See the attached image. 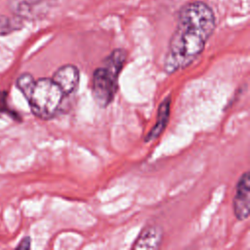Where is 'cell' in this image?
Here are the masks:
<instances>
[{
  "label": "cell",
  "mask_w": 250,
  "mask_h": 250,
  "mask_svg": "<svg viewBox=\"0 0 250 250\" xmlns=\"http://www.w3.org/2000/svg\"><path fill=\"white\" fill-rule=\"evenodd\" d=\"M163 238L162 228L158 225L146 226L138 237L136 238L132 249L134 250H146V249H157L160 247Z\"/></svg>",
  "instance_id": "7"
},
{
  "label": "cell",
  "mask_w": 250,
  "mask_h": 250,
  "mask_svg": "<svg viewBox=\"0 0 250 250\" xmlns=\"http://www.w3.org/2000/svg\"><path fill=\"white\" fill-rule=\"evenodd\" d=\"M23 26V21L14 15L0 14V36L11 34Z\"/></svg>",
  "instance_id": "9"
},
{
  "label": "cell",
  "mask_w": 250,
  "mask_h": 250,
  "mask_svg": "<svg viewBox=\"0 0 250 250\" xmlns=\"http://www.w3.org/2000/svg\"><path fill=\"white\" fill-rule=\"evenodd\" d=\"M79 69L71 63L60 66L53 74V81L60 87L63 95L72 94L79 84Z\"/></svg>",
  "instance_id": "5"
},
{
  "label": "cell",
  "mask_w": 250,
  "mask_h": 250,
  "mask_svg": "<svg viewBox=\"0 0 250 250\" xmlns=\"http://www.w3.org/2000/svg\"><path fill=\"white\" fill-rule=\"evenodd\" d=\"M34 83H35L34 77L30 73L24 72L17 78L16 86L21 91V93L23 95V97L25 99H27L32 88H33Z\"/></svg>",
  "instance_id": "10"
},
{
  "label": "cell",
  "mask_w": 250,
  "mask_h": 250,
  "mask_svg": "<svg viewBox=\"0 0 250 250\" xmlns=\"http://www.w3.org/2000/svg\"><path fill=\"white\" fill-rule=\"evenodd\" d=\"M31 246V238L30 236H24L20 243L16 246L17 249H29Z\"/></svg>",
  "instance_id": "11"
},
{
  "label": "cell",
  "mask_w": 250,
  "mask_h": 250,
  "mask_svg": "<svg viewBox=\"0 0 250 250\" xmlns=\"http://www.w3.org/2000/svg\"><path fill=\"white\" fill-rule=\"evenodd\" d=\"M170 107H171V98L168 96L165 98L161 104L158 106L157 109V117H156V122L154 123V126L150 129V131L146 134L145 138V142H151L157 138L163 133L165 130L167 123L169 121L170 117Z\"/></svg>",
  "instance_id": "8"
},
{
  "label": "cell",
  "mask_w": 250,
  "mask_h": 250,
  "mask_svg": "<svg viewBox=\"0 0 250 250\" xmlns=\"http://www.w3.org/2000/svg\"><path fill=\"white\" fill-rule=\"evenodd\" d=\"M46 0H10L8 8L11 13L24 20H32L43 14Z\"/></svg>",
  "instance_id": "6"
},
{
  "label": "cell",
  "mask_w": 250,
  "mask_h": 250,
  "mask_svg": "<svg viewBox=\"0 0 250 250\" xmlns=\"http://www.w3.org/2000/svg\"><path fill=\"white\" fill-rule=\"evenodd\" d=\"M63 93L52 78L41 77L35 80L26 99L31 112L38 118L48 120L57 114L63 98Z\"/></svg>",
  "instance_id": "3"
},
{
  "label": "cell",
  "mask_w": 250,
  "mask_h": 250,
  "mask_svg": "<svg viewBox=\"0 0 250 250\" xmlns=\"http://www.w3.org/2000/svg\"><path fill=\"white\" fill-rule=\"evenodd\" d=\"M127 52L117 48L104 60V65L93 72L92 94L101 107H106L114 99L118 88V77L125 64Z\"/></svg>",
  "instance_id": "2"
},
{
  "label": "cell",
  "mask_w": 250,
  "mask_h": 250,
  "mask_svg": "<svg viewBox=\"0 0 250 250\" xmlns=\"http://www.w3.org/2000/svg\"><path fill=\"white\" fill-rule=\"evenodd\" d=\"M250 204V177L249 172H244L235 187V193L232 200L233 214L237 220L243 221L249 216Z\"/></svg>",
  "instance_id": "4"
},
{
  "label": "cell",
  "mask_w": 250,
  "mask_h": 250,
  "mask_svg": "<svg viewBox=\"0 0 250 250\" xmlns=\"http://www.w3.org/2000/svg\"><path fill=\"white\" fill-rule=\"evenodd\" d=\"M216 27L212 8L202 1L184 5L169 41L164 59V70L173 73L193 62L203 52Z\"/></svg>",
  "instance_id": "1"
}]
</instances>
